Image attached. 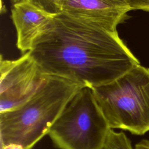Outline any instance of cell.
I'll use <instances>...</instances> for the list:
<instances>
[{"mask_svg": "<svg viewBox=\"0 0 149 149\" xmlns=\"http://www.w3.org/2000/svg\"><path fill=\"white\" fill-rule=\"evenodd\" d=\"M42 72L94 88L122 76L140 64L118 32H111L62 13L29 51Z\"/></svg>", "mask_w": 149, "mask_h": 149, "instance_id": "obj_1", "label": "cell"}, {"mask_svg": "<svg viewBox=\"0 0 149 149\" xmlns=\"http://www.w3.org/2000/svg\"><path fill=\"white\" fill-rule=\"evenodd\" d=\"M83 87L62 77L47 75L26 102L0 112L1 147L16 144L32 149L48 134L68 103Z\"/></svg>", "mask_w": 149, "mask_h": 149, "instance_id": "obj_2", "label": "cell"}, {"mask_svg": "<svg viewBox=\"0 0 149 149\" xmlns=\"http://www.w3.org/2000/svg\"><path fill=\"white\" fill-rule=\"evenodd\" d=\"M92 90L111 129L139 136L149 132V68L139 64Z\"/></svg>", "mask_w": 149, "mask_h": 149, "instance_id": "obj_3", "label": "cell"}, {"mask_svg": "<svg viewBox=\"0 0 149 149\" xmlns=\"http://www.w3.org/2000/svg\"><path fill=\"white\" fill-rule=\"evenodd\" d=\"M110 129L92 88L83 87L68 103L48 135L59 149H101Z\"/></svg>", "mask_w": 149, "mask_h": 149, "instance_id": "obj_4", "label": "cell"}, {"mask_svg": "<svg viewBox=\"0 0 149 149\" xmlns=\"http://www.w3.org/2000/svg\"><path fill=\"white\" fill-rule=\"evenodd\" d=\"M0 112L14 109L29 100L38 90L44 74L29 51L16 60L1 58Z\"/></svg>", "mask_w": 149, "mask_h": 149, "instance_id": "obj_5", "label": "cell"}, {"mask_svg": "<svg viewBox=\"0 0 149 149\" xmlns=\"http://www.w3.org/2000/svg\"><path fill=\"white\" fill-rule=\"evenodd\" d=\"M61 13L78 20L117 32L131 8L124 0H60Z\"/></svg>", "mask_w": 149, "mask_h": 149, "instance_id": "obj_6", "label": "cell"}, {"mask_svg": "<svg viewBox=\"0 0 149 149\" xmlns=\"http://www.w3.org/2000/svg\"><path fill=\"white\" fill-rule=\"evenodd\" d=\"M11 18L16 30V47L22 53L30 51L36 39L48 27L54 16L29 1L13 5Z\"/></svg>", "mask_w": 149, "mask_h": 149, "instance_id": "obj_7", "label": "cell"}, {"mask_svg": "<svg viewBox=\"0 0 149 149\" xmlns=\"http://www.w3.org/2000/svg\"><path fill=\"white\" fill-rule=\"evenodd\" d=\"M101 149H133V147L124 132H118L110 129Z\"/></svg>", "mask_w": 149, "mask_h": 149, "instance_id": "obj_8", "label": "cell"}, {"mask_svg": "<svg viewBox=\"0 0 149 149\" xmlns=\"http://www.w3.org/2000/svg\"><path fill=\"white\" fill-rule=\"evenodd\" d=\"M47 13L55 16L61 13L60 0H27Z\"/></svg>", "mask_w": 149, "mask_h": 149, "instance_id": "obj_9", "label": "cell"}, {"mask_svg": "<svg viewBox=\"0 0 149 149\" xmlns=\"http://www.w3.org/2000/svg\"><path fill=\"white\" fill-rule=\"evenodd\" d=\"M132 10L149 12V0H124Z\"/></svg>", "mask_w": 149, "mask_h": 149, "instance_id": "obj_10", "label": "cell"}, {"mask_svg": "<svg viewBox=\"0 0 149 149\" xmlns=\"http://www.w3.org/2000/svg\"><path fill=\"white\" fill-rule=\"evenodd\" d=\"M135 149H149V140H142L136 144Z\"/></svg>", "mask_w": 149, "mask_h": 149, "instance_id": "obj_11", "label": "cell"}, {"mask_svg": "<svg viewBox=\"0 0 149 149\" xmlns=\"http://www.w3.org/2000/svg\"><path fill=\"white\" fill-rule=\"evenodd\" d=\"M1 149H24L23 147L19 144H9L4 146L1 147Z\"/></svg>", "mask_w": 149, "mask_h": 149, "instance_id": "obj_12", "label": "cell"}, {"mask_svg": "<svg viewBox=\"0 0 149 149\" xmlns=\"http://www.w3.org/2000/svg\"><path fill=\"white\" fill-rule=\"evenodd\" d=\"M11 2H12L13 4H15V3H19V2H23V1H26L27 0H10Z\"/></svg>", "mask_w": 149, "mask_h": 149, "instance_id": "obj_13", "label": "cell"}, {"mask_svg": "<svg viewBox=\"0 0 149 149\" xmlns=\"http://www.w3.org/2000/svg\"><path fill=\"white\" fill-rule=\"evenodd\" d=\"M1 12L2 13L3 12H5V8L3 6V1L2 0H1Z\"/></svg>", "mask_w": 149, "mask_h": 149, "instance_id": "obj_14", "label": "cell"}]
</instances>
